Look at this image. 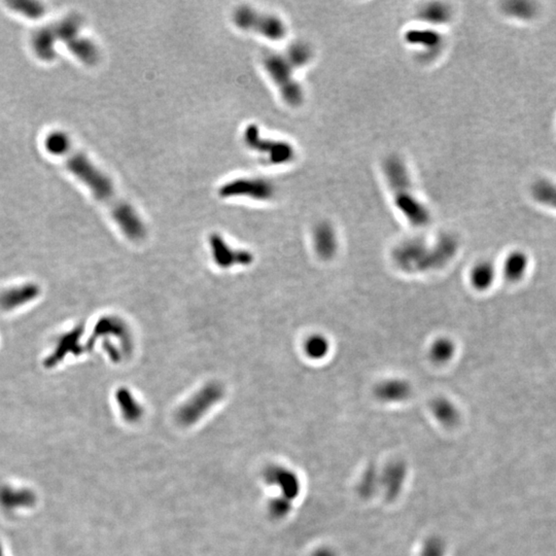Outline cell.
<instances>
[{
	"label": "cell",
	"mask_w": 556,
	"mask_h": 556,
	"mask_svg": "<svg viewBox=\"0 0 556 556\" xmlns=\"http://www.w3.org/2000/svg\"><path fill=\"white\" fill-rule=\"evenodd\" d=\"M40 295V287L34 283L19 285L3 292L0 295V308L12 310L24 306Z\"/></svg>",
	"instance_id": "7c38bea8"
},
{
	"label": "cell",
	"mask_w": 556,
	"mask_h": 556,
	"mask_svg": "<svg viewBox=\"0 0 556 556\" xmlns=\"http://www.w3.org/2000/svg\"><path fill=\"white\" fill-rule=\"evenodd\" d=\"M303 349L308 359L315 362L323 361L331 353V340L325 334H311L304 341Z\"/></svg>",
	"instance_id": "ac0fdd59"
},
{
	"label": "cell",
	"mask_w": 556,
	"mask_h": 556,
	"mask_svg": "<svg viewBox=\"0 0 556 556\" xmlns=\"http://www.w3.org/2000/svg\"><path fill=\"white\" fill-rule=\"evenodd\" d=\"M0 556H4L3 549H2L1 544H0Z\"/></svg>",
	"instance_id": "d4e9b609"
},
{
	"label": "cell",
	"mask_w": 556,
	"mask_h": 556,
	"mask_svg": "<svg viewBox=\"0 0 556 556\" xmlns=\"http://www.w3.org/2000/svg\"><path fill=\"white\" fill-rule=\"evenodd\" d=\"M44 146L49 153L61 158L72 174L108 208L115 221L129 239L140 242L146 237V226L137 212L123 199L108 176L84 153L74 148L67 134L63 131L48 134Z\"/></svg>",
	"instance_id": "6da1fadb"
},
{
	"label": "cell",
	"mask_w": 556,
	"mask_h": 556,
	"mask_svg": "<svg viewBox=\"0 0 556 556\" xmlns=\"http://www.w3.org/2000/svg\"><path fill=\"white\" fill-rule=\"evenodd\" d=\"M233 22L242 31L259 34L274 42L283 40L287 34V27L283 19L251 6L236 8L233 12Z\"/></svg>",
	"instance_id": "5b68a950"
},
{
	"label": "cell",
	"mask_w": 556,
	"mask_h": 556,
	"mask_svg": "<svg viewBox=\"0 0 556 556\" xmlns=\"http://www.w3.org/2000/svg\"><path fill=\"white\" fill-rule=\"evenodd\" d=\"M503 8L509 16L521 19V20H530L536 16L537 12H538V8L534 2L523 1V0L505 2Z\"/></svg>",
	"instance_id": "ffe728a7"
},
{
	"label": "cell",
	"mask_w": 556,
	"mask_h": 556,
	"mask_svg": "<svg viewBox=\"0 0 556 556\" xmlns=\"http://www.w3.org/2000/svg\"><path fill=\"white\" fill-rule=\"evenodd\" d=\"M496 269L493 262L482 260L471 268L469 281L471 287L477 292H487L496 283Z\"/></svg>",
	"instance_id": "5bb4252c"
},
{
	"label": "cell",
	"mask_w": 556,
	"mask_h": 556,
	"mask_svg": "<svg viewBox=\"0 0 556 556\" xmlns=\"http://www.w3.org/2000/svg\"><path fill=\"white\" fill-rule=\"evenodd\" d=\"M412 393L410 381L403 377H389L379 381L375 387V395L385 402H401Z\"/></svg>",
	"instance_id": "8fae6325"
},
{
	"label": "cell",
	"mask_w": 556,
	"mask_h": 556,
	"mask_svg": "<svg viewBox=\"0 0 556 556\" xmlns=\"http://www.w3.org/2000/svg\"><path fill=\"white\" fill-rule=\"evenodd\" d=\"M78 331L74 330L71 333L65 334L61 338V340L57 344L54 353L47 360V365L52 367L55 364H57V362L61 361L65 355H67L70 351H74V349L76 351V345L78 339Z\"/></svg>",
	"instance_id": "7402d4cb"
},
{
	"label": "cell",
	"mask_w": 556,
	"mask_h": 556,
	"mask_svg": "<svg viewBox=\"0 0 556 556\" xmlns=\"http://www.w3.org/2000/svg\"><path fill=\"white\" fill-rule=\"evenodd\" d=\"M10 8L24 15L27 18L38 19L42 18L46 12V8L44 4L37 1H23V0H15L8 1Z\"/></svg>",
	"instance_id": "603a6c76"
},
{
	"label": "cell",
	"mask_w": 556,
	"mask_h": 556,
	"mask_svg": "<svg viewBox=\"0 0 556 556\" xmlns=\"http://www.w3.org/2000/svg\"><path fill=\"white\" fill-rule=\"evenodd\" d=\"M83 27V18L80 15L72 14L65 19L36 31L32 36V48L40 59L51 61L56 56L55 42L65 40L66 44L80 35Z\"/></svg>",
	"instance_id": "277c9868"
},
{
	"label": "cell",
	"mask_w": 556,
	"mask_h": 556,
	"mask_svg": "<svg viewBox=\"0 0 556 556\" xmlns=\"http://www.w3.org/2000/svg\"><path fill=\"white\" fill-rule=\"evenodd\" d=\"M67 46L72 54L88 65H94L99 61V50L92 40L85 36L78 35L67 42Z\"/></svg>",
	"instance_id": "d6986e66"
},
{
	"label": "cell",
	"mask_w": 556,
	"mask_h": 556,
	"mask_svg": "<svg viewBox=\"0 0 556 556\" xmlns=\"http://www.w3.org/2000/svg\"><path fill=\"white\" fill-rule=\"evenodd\" d=\"M35 503V494L29 489H15L4 487L0 489V506L4 510H19L22 508H31Z\"/></svg>",
	"instance_id": "9a60e30c"
},
{
	"label": "cell",
	"mask_w": 556,
	"mask_h": 556,
	"mask_svg": "<svg viewBox=\"0 0 556 556\" xmlns=\"http://www.w3.org/2000/svg\"><path fill=\"white\" fill-rule=\"evenodd\" d=\"M530 268V258L521 249L512 251L505 258L502 272L504 278L510 283L523 281Z\"/></svg>",
	"instance_id": "4fadbf2b"
},
{
	"label": "cell",
	"mask_w": 556,
	"mask_h": 556,
	"mask_svg": "<svg viewBox=\"0 0 556 556\" xmlns=\"http://www.w3.org/2000/svg\"><path fill=\"white\" fill-rule=\"evenodd\" d=\"M119 403H120L121 408H122L124 416L128 421H134L142 414V412L138 410V406L136 403H134L133 400L127 394L122 393L119 395Z\"/></svg>",
	"instance_id": "cb8c5ba5"
},
{
	"label": "cell",
	"mask_w": 556,
	"mask_h": 556,
	"mask_svg": "<svg viewBox=\"0 0 556 556\" xmlns=\"http://www.w3.org/2000/svg\"><path fill=\"white\" fill-rule=\"evenodd\" d=\"M532 197L543 205L556 210V185L548 180H539L532 187Z\"/></svg>",
	"instance_id": "44dd1931"
},
{
	"label": "cell",
	"mask_w": 556,
	"mask_h": 556,
	"mask_svg": "<svg viewBox=\"0 0 556 556\" xmlns=\"http://www.w3.org/2000/svg\"><path fill=\"white\" fill-rule=\"evenodd\" d=\"M219 195L224 198H249L267 201L276 195V185L271 180L260 178H236L219 187Z\"/></svg>",
	"instance_id": "52a82bcc"
},
{
	"label": "cell",
	"mask_w": 556,
	"mask_h": 556,
	"mask_svg": "<svg viewBox=\"0 0 556 556\" xmlns=\"http://www.w3.org/2000/svg\"><path fill=\"white\" fill-rule=\"evenodd\" d=\"M244 142L251 150L261 155L266 163L273 166L291 163L296 157L295 148L289 142L262 138L259 129L255 125L246 127Z\"/></svg>",
	"instance_id": "8992f818"
},
{
	"label": "cell",
	"mask_w": 556,
	"mask_h": 556,
	"mask_svg": "<svg viewBox=\"0 0 556 556\" xmlns=\"http://www.w3.org/2000/svg\"><path fill=\"white\" fill-rule=\"evenodd\" d=\"M405 42L410 48L415 49L417 54L421 57H428V53L432 52L438 56L439 51L444 44L443 34L435 31L432 27L419 25V28H411L405 34Z\"/></svg>",
	"instance_id": "ba28073f"
},
{
	"label": "cell",
	"mask_w": 556,
	"mask_h": 556,
	"mask_svg": "<svg viewBox=\"0 0 556 556\" xmlns=\"http://www.w3.org/2000/svg\"><path fill=\"white\" fill-rule=\"evenodd\" d=\"M313 52L308 44L294 42L280 52L267 53L263 65L268 76L278 88L281 98L289 106H301L304 92L297 78V72L312 60Z\"/></svg>",
	"instance_id": "7a4b0ae2"
},
{
	"label": "cell",
	"mask_w": 556,
	"mask_h": 556,
	"mask_svg": "<svg viewBox=\"0 0 556 556\" xmlns=\"http://www.w3.org/2000/svg\"><path fill=\"white\" fill-rule=\"evenodd\" d=\"M221 389L216 385L208 387L198 394L180 411V421L185 425L197 421L221 397Z\"/></svg>",
	"instance_id": "9c48e42d"
},
{
	"label": "cell",
	"mask_w": 556,
	"mask_h": 556,
	"mask_svg": "<svg viewBox=\"0 0 556 556\" xmlns=\"http://www.w3.org/2000/svg\"><path fill=\"white\" fill-rule=\"evenodd\" d=\"M313 244L321 259H333L339 248V238L335 227L329 221L317 224L313 230Z\"/></svg>",
	"instance_id": "30bf717a"
},
{
	"label": "cell",
	"mask_w": 556,
	"mask_h": 556,
	"mask_svg": "<svg viewBox=\"0 0 556 556\" xmlns=\"http://www.w3.org/2000/svg\"><path fill=\"white\" fill-rule=\"evenodd\" d=\"M383 174L398 212L414 227L430 224L431 214L415 192L407 164L399 155H389L383 162Z\"/></svg>",
	"instance_id": "3957f363"
},
{
	"label": "cell",
	"mask_w": 556,
	"mask_h": 556,
	"mask_svg": "<svg viewBox=\"0 0 556 556\" xmlns=\"http://www.w3.org/2000/svg\"><path fill=\"white\" fill-rule=\"evenodd\" d=\"M457 343L448 336H439L429 346V357L437 365L450 363L457 355Z\"/></svg>",
	"instance_id": "e0dca14e"
},
{
	"label": "cell",
	"mask_w": 556,
	"mask_h": 556,
	"mask_svg": "<svg viewBox=\"0 0 556 556\" xmlns=\"http://www.w3.org/2000/svg\"><path fill=\"white\" fill-rule=\"evenodd\" d=\"M419 21L421 25L429 27L444 26L453 20V10L445 3L426 4L423 8L419 10Z\"/></svg>",
	"instance_id": "2e32d148"
}]
</instances>
